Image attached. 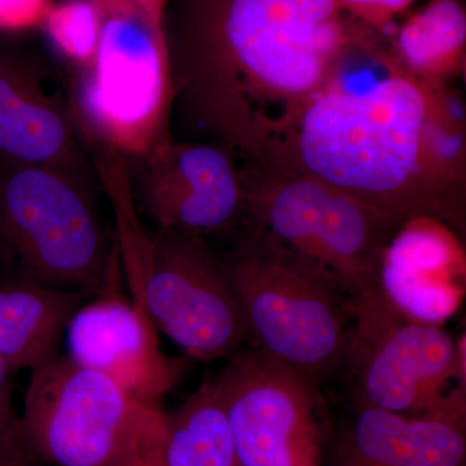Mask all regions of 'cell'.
I'll return each instance as SVG.
<instances>
[{"label": "cell", "mask_w": 466, "mask_h": 466, "mask_svg": "<svg viewBox=\"0 0 466 466\" xmlns=\"http://www.w3.org/2000/svg\"><path fill=\"white\" fill-rule=\"evenodd\" d=\"M164 29L171 125L267 171L377 38L336 0H177Z\"/></svg>", "instance_id": "obj_1"}, {"label": "cell", "mask_w": 466, "mask_h": 466, "mask_svg": "<svg viewBox=\"0 0 466 466\" xmlns=\"http://www.w3.org/2000/svg\"><path fill=\"white\" fill-rule=\"evenodd\" d=\"M363 88L341 79L306 110L276 173L306 175L366 205L395 228L431 217L466 222V131L451 86L410 75L391 48Z\"/></svg>", "instance_id": "obj_2"}, {"label": "cell", "mask_w": 466, "mask_h": 466, "mask_svg": "<svg viewBox=\"0 0 466 466\" xmlns=\"http://www.w3.org/2000/svg\"><path fill=\"white\" fill-rule=\"evenodd\" d=\"M101 33L78 70L70 108L86 144L130 164L173 142V79L167 35L128 0H95Z\"/></svg>", "instance_id": "obj_3"}, {"label": "cell", "mask_w": 466, "mask_h": 466, "mask_svg": "<svg viewBox=\"0 0 466 466\" xmlns=\"http://www.w3.org/2000/svg\"><path fill=\"white\" fill-rule=\"evenodd\" d=\"M247 227L223 260L251 339L267 354L319 380L342 363L354 299L324 267Z\"/></svg>", "instance_id": "obj_4"}, {"label": "cell", "mask_w": 466, "mask_h": 466, "mask_svg": "<svg viewBox=\"0 0 466 466\" xmlns=\"http://www.w3.org/2000/svg\"><path fill=\"white\" fill-rule=\"evenodd\" d=\"M8 164L0 173V241L23 278L88 297L108 289L121 260L90 184L51 167Z\"/></svg>", "instance_id": "obj_5"}, {"label": "cell", "mask_w": 466, "mask_h": 466, "mask_svg": "<svg viewBox=\"0 0 466 466\" xmlns=\"http://www.w3.org/2000/svg\"><path fill=\"white\" fill-rule=\"evenodd\" d=\"M20 419L36 464L126 466L164 438L167 413L64 355L33 370Z\"/></svg>", "instance_id": "obj_6"}, {"label": "cell", "mask_w": 466, "mask_h": 466, "mask_svg": "<svg viewBox=\"0 0 466 466\" xmlns=\"http://www.w3.org/2000/svg\"><path fill=\"white\" fill-rule=\"evenodd\" d=\"M242 170L247 225L324 267L352 299L379 287L383 250L398 228L314 177L247 165Z\"/></svg>", "instance_id": "obj_7"}, {"label": "cell", "mask_w": 466, "mask_h": 466, "mask_svg": "<svg viewBox=\"0 0 466 466\" xmlns=\"http://www.w3.org/2000/svg\"><path fill=\"white\" fill-rule=\"evenodd\" d=\"M342 363L358 407L421 415L466 401L456 382L455 339L404 317L380 287L354 299Z\"/></svg>", "instance_id": "obj_8"}, {"label": "cell", "mask_w": 466, "mask_h": 466, "mask_svg": "<svg viewBox=\"0 0 466 466\" xmlns=\"http://www.w3.org/2000/svg\"><path fill=\"white\" fill-rule=\"evenodd\" d=\"M140 308L187 357L228 358L251 339L225 260L202 236L158 229L143 263Z\"/></svg>", "instance_id": "obj_9"}, {"label": "cell", "mask_w": 466, "mask_h": 466, "mask_svg": "<svg viewBox=\"0 0 466 466\" xmlns=\"http://www.w3.org/2000/svg\"><path fill=\"white\" fill-rule=\"evenodd\" d=\"M241 466H320L318 380L262 349H240L210 379Z\"/></svg>", "instance_id": "obj_10"}, {"label": "cell", "mask_w": 466, "mask_h": 466, "mask_svg": "<svg viewBox=\"0 0 466 466\" xmlns=\"http://www.w3.org/2000/svg\"><path fill=\"white\" fill-rule=\"evenodd\" d=\"M134 165L135 205L158 229L204 236L247 222L244 170L226 147L173 140Z\"/></svg>", "instance_id": "obj_11"}, {"label": "cell", "mask_w": 466, "mask_h": 466, "mask_svg": "<svg viewBox=\"0 0 466 466\" xmlns=\"http://www.w3.org/2000/svg\"><path fill=\"white\" fill-rule=\"evenodd\" d=\"M67 357L108 377L149 406L182 380L183 358L167 357L157 329L134 300L119 291V279L96 299L81 306L66 327Z\"/></svg>", "instance_id": "obj_12"}, {"label": "cell", "mask_w": 466, "mask_h": 466, "mask_svg": "<svg viewBox=\"0 0 466 466\" xmlns=\"http://www.w3.org/2000/svg\"><path fill=\"white\" fill-rule=\"evenodd\" d=\"M379 287L404 317L443 327L458 314L465 297L461 238L435 218L407 220L383 250Z\"/></svg>", "instance_id": "obj_13"}, {"label": "cell", "mask_w": 466, "mask_h": 466, "mask_svg": "<svg viewBox=\"0 0 466 466\" xmlns=\"http://www.w3.org/2000/svg\"><path fill=\"white\" fill-rule=\"evenodd\" d=\"M36 72L0 57V156L90 184L95 168L70 103L48 92Z\"/></svg>", "instance_id": "obj_14"}, {"label": "cell", "mask_w": 466, "mask_h": 466, "mask_svg": "<svg viewBox=\"0 0 466 466\" xmlns=\"http://www.w3.org/2000/svg\"><path fill=\"white\" fill-rule=\"evenodd\" d=\"M466 403L421 415L358 407L341 466H465Z\"/></svg>", "instance_id": "obj_15"}, {"label": "cell", "mask_w": 466, "mask_h": 466, "mask_svg": "<svg viewBox=\"0 0 466 466\" xmlns=\"http://www.w3.org/2000/svg\"><path fill=\"white\" fill-rule=\"evenodd\" d=\"M88 299L21 278L0 287V358L9 370H35L60 357L61 337Z\"/></svg>", "instance_id": "obj_16"}, {"label": "cell", "mask_w": 466, "mask_h": 466, "mask_svg": "<svg viewBox=\"0 0 466 466\" xmlns=\"http://www.w3.org/2000/svg\"><path fill=\"white\" fill-rule=\"evenodd\" d=\"M390 48L410 75L450 86L464 75L466 12L459 0H431L391 35Z\"/></svg>", "instance_id": "obj_17"}, {"label": "cell", "mask_w": 466, "mask_h": 466, "mask_svg": "<svg viewBox=\"0 0 466 466\" xmlns=\"http://www.w3.org/2000/svg\"><path fill=\"white\" fill-rule=\"evenodd\" d=\"M164 466H241L210 379L165 421Z\"/></svg>", "instance_id": "obj_18"}, {"label": "cell", "mask_w": 466, "mask_h": 466, "mask_svg": "<svg viewBox=\"0 0 466 466\" xmlns=\"http://www.w3.org/2000/svg\"><path fill=\"white\" fill-rule=\"evenodd\" d=\"M43 24L55 48L76 70L90 66L101 33V15L95 0H63L52 5Z\"/></svg>", "instance_id": "obj_19"}, {"label": "cell", "mask_w": 466, "mask_h": 466, "mask_svg": "<svg viewBox=\"0 0 466 466\" xmlns=\"http://www.w3.org/2000/svg\"><path fill=\"white\" fill-rule=\"evenodd\" d=\"M14 375L0 358V466H36L27 453L21 419L15 412Z\"/></svg>", "instance_id": "obj_20"}, {"label": "cell", "mask_w": 466, "mask_h": 466, "mask_svg": "<svg viewBox=\"0 0 466 466\" xmlns=\"http://www.w3.org/2000/svg\"><path fill=\"white\" fill-rule=\"evenodd\" d=\"M348 16L379 35H392V21L415 0H336Z\"/></svg>", "instance_id": "obj_21"}, {"label": "cell", "mask_w": 466, "mask_h": 466, "mask_svg": "<svg viewBox=\"0 0 466 466\" xmlns=\"http://www.w3.org/2000/svg\"><path fill=\"white\" fill-rule=\"evenodd\" d=\"M51 0H0V30L17 32L42 25Z\"/></svg>", "instance_id": "obj_22"}, {"label": "cell", "mask_w": 466, "mask_h": 466, "mask_svg": "<svg viewBox=\"0 0 466 466\" xmlns=\"http://www.w3.org/2000/svg\"><path fill=\"white\" fill-rule=\"evenodd\" d=\"M140 9L155 25L164 27L165 15L171 0H128Z\"/></svg>", "instance_id": "obj_23"}, {"label": "cell", "mask_w": 466, "mask_h": 466, "mask_svg": "<svg viewBox=\"0 0 466 466\" xmlns=\"http://www.w3.org/2000/svg\"><path fill=\"white\" fill-rule=\"evenodd\" d=\"M455 370L456 382L459 388L466 390V334L461 333L458 339H455Z\"/></svg>", "instance_id": "obj_24"}, {"label": "cell", "mask_w": 466, "mask_h": 466, "mask_svg": "<svg viewBox=\"0 0 466 466\" xmlns=\"http://www.w3.org/2000/svg\"><path fill=\"white\" fill-rule=\"evenodd\" d=\"M162 441H164V438L150 446L148 450L144 451L142 455L137 456V459H134L126 466H164V461H162Z\"/></svg>", "instance_id": "obj_25"}]
</instances>
